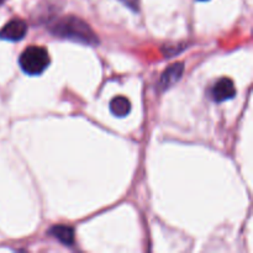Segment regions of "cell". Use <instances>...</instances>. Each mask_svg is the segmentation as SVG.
Returning <instances> with one entry per match:
<instances>
[{
	"instance_id": "1",
	"label": "cell",
	"mask_w": 253,
	"mask_h": 253,
	"mask_svg": "<svg viewBox=\"0 0 253 253\" xmlns=\"http://www.w3.org/2000/svg\"><path fill=\"white\" fill-rule=\"evenodd\" d=\"M51 31L54 36L62 39L72 40V41L81 42L84 44H98L99 40L95 32L90 29L85 21L76 16H67L57 21L51 27Z\"/></svg>"
},
{
	"instance_id": "2",
	"label": "cell",
	"mask_w": 253,
	"mask_h": 253,
	"mask_svg": "<svg viewBox=\"0 0 253 253\" xmlns=\"http://www.w3.org/2000/svg\"><path fill=\"white\" fill-rule=\"evenodd\" d=\"M48 52L40 46H30L21 53L20 67L29 76H39L49 66Z\"/></svg>"
},
{
	"instance_id": "3",
	"label": "cell",
	"mask_w": 253,
	"mask_h": 253,
	"mask_svg": "<svg viewBox=\"0 0 253 253\" xmlns=\"http://www.w3.org/2000/svg\"><path fill=\"white\" fill-rule=\"evenodd\" d=\"M27 32V25L21 19H12L0 30V39L6 41H20Z\"/></svg>"
},
{
	"instance_id": "4",
	"label": "cell",
	"mask_w": 253,
	"mask_h": 253,
	"mask_svg": "<svg viewBox=\"0 0 253 253\" xmlns=\"http://www.w3.org/2000/svg\"><path fill=\"white\" fill-rule=\"evenodd\" d=\"M235 94H236V88H235L234 82L230 78L219 79L211 89V98L216 103H221V101L232 99Z\"/></svg>"
},
{
	"instance_id": "5",
	"label": "cell",
	"mask_w": 253,
	"mask_h": 253,
	"mask_svg": "<svg viewBox=\"0 0 253 253\" xmlns=\"http://www.w3.org/2000/svg\"><path fill=\"white\" fill-rule=\"evenodd\" d=\"M183 73H184V64L178 62V63L170 64L165 72H163L162 77L160 79V86L162 90H167V89L172 88L177 82L180 81Z\"/></svg>"
},
{
	"instance_id": "6",
	"label": "cell",
	"mask_w": 253,
	"mask_h": 253,
	"mask_svg": "<svg viewBox=\"0 0 253 253\" xmlns=\"http://www.w3.org/2000/svg\"><path fill=\"white\" fill-rule=\"evenodd\" d=\"M48 234L67 246H72L74 244V230L71 226L56 225V226H52L49 229Z\"/></svg>"
},
{
	"instance_id": "7",
	"label": "cell",
	"mask_w": 253,
	"mask_h": 253,
	"mask_svg": "<svg viewBox=\"0 0 253 253\" xmlns=\"http://www.w3.org/2000/svg\"><path fill=\"white\" fill-rule=\"evenodd\" d=\"M110 111L118 118H124L131 111V103L125 96H116L110 101Z\"/></svg>"
},
{
	"instance_id": "8",
	"label": "cell",
	"mask_w": 253,
	"mask_h": 253,
	"mask_svg": "<svg viewBox=\"0 0 253 253\" xmlns=\"http://www.w3.org/2000/svg\"><path fill=\"white\" fill-rule=\"evenodd\" d=\"M120 1L133 11H137L140 9V0H120Z\"/></svg>"
},
{
	"instance_id": "9",
	"label": "cell",
	"mask_w": 253,
	"mask_h": 253,
	"mask_svg": "<svg viewBox=\"0 0 253 253\" xmlns=\"http://www.w3.org/2000/svg\"><path fill=\"white\" fill-rule=\"evenodd\" d=\"M4 1H5V0H0V5H1Z\"/></svg>"
},
{
	"instance_id": "10",
	"label": "cell",
	"mask_w": 253,
	"mask_h": 253,
	"mask_svg": "<svg viewBox=\"0 0 253 253\" xmlns=\"http://www.w3.org/2000/svg\"><path fill=\"white\" fill-rule=\"evenodd\" d=\"M199 1H205V0H199Z\"/></svg>"
}]
</instances>
